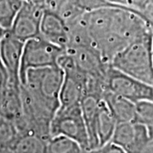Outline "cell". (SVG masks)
I'll list each match as a JSON object with an SVG mask.
<instances>
[{
	"mask_svg": "<svg viewBox=\"0 0 153 153\" xmlns=\"http://www.w3.org/2000/svg\"><path fill=\"white\" fill-rule=\"evenodd\" d=\"M66 24L70 45L92 47L109 65L126 46L152 36V21L139 11L120 5L94 10Z\"/></svg>",
	"mask_w": 153,
	"mask_h": 153,
	"instance_id": "cell-1",
	"label": "cell"
},
{
	"mask_svg": "<svg viewBox=\"0 0 153 153\" xmlns=\"http://www.w3.org/2000/svg\"><path fill=\"white\" fill-rule=\"evenodd\" d=\"M110 66L153 85L152 36L136 40L126 46L113 57Z\"/></svg>",
	"mask_w": 153,
	"mask_h": 153,
	"instance_id": "cell-2",
	"label": "cell"
},
{
	"mask_svg": "<svg viewBox=\"0 0 153 153\" xmlns=\"http://www.w3.org/2000/svg\"><path fill=\"white\" fill-rule=\"evenodd\" d=\"M63 71L59 66L30 69L21 83L33 98L56 111L60 106Z\"/></svg>",
	"mask_w": 153,
	"mask_h": 153,
	"instance_id": "cell-3",
	"label": "cell"
},
{
	"mask_svg": "<svg viewBox=\"0 0 153 153\" xmlns=\"http://www.w3.org/2000/svg\"><path fill=\"white\" fill-rule=\"evenodd\" d=\"M50 137L64 136L77 143L82 151H89L88 138L80 104L60 105L49 128Z\"/></svg>",
	"mask_w": 153,
	"mask_h": 153,
	"instance_id": "cell-4",
	"label": "cell"
},
{
	"mask_svg": "<svg viewBox=\"0 0 153 153\" xmlns=\"http://www.w3.org/2000/svg\"><path fill=\"white\" fill-rule=\"evenodd\" d=\"M64 49L38 36L26 41L22 49L20 67V82L22 83L26 73L30 69L58 66V60Z\"/></svg>",
	"mask_w": 153,
	"mask_h": 153,
	"instance_id": "cell-5",
	"label": "cell"
},
{
	"mask_svg": "<svg viewBox=\"0 0 153 153\" xmlns=\"http://www.w3.org/2000/svg\"><path fill=\"white\" fill-rule=\"evenodd\" d=\"M105 90L134 103L141 100L153 101V85L141 82L111 66L105 74Z\"/></svg>",
	"mask_w": 153,
	"mask_h": 153,
	"instance_id": "cell-6",
	"label": "cell"
},
{
	"mask_svg": "<svg viewBox=\"0 0 153 153\" xmlns=\"http://www.w3.org/2000/svg\"><path fill=\"white\" fill-rule=\"evenodd\" d=\"M44 9V2L24 1L8 32L23 43L40 36V23Z\"/></svg>",
	"mask_w": 153,
	"mask_h": 153,
	"instance_id": "cell-7",
	"label": "cell"
},
{
	"mask_svg": "<svg viewBox=\"0 0 153 153\" xmlns=\"http://www.w3.org/2000/svg\"><path fill=\"white\" fill-rule=\"evenodd\" d=\"M152 133L147 127L134 122L118 123L111 142L119 146L128 153H140L153 142Z\"/></svg>",
	"mask_w": 153,
	"mask_h": 153,
	"instance_id": "cell-8",
	"label": "cell"
},
{
	"mask_svg": "<svg viewBox=\"0 0 153 153\" xmlns=\"http://www.w3.org/2000/svg\"><path fill=\"white\" fill-rule=\"evenodd\" d=\"M65 53L78 70L105 85V74L110 65L102 59L98 51L87 45H72L65 49Z\"/></svg>",
	"mask_w": 153,
	"mask_h": 153,
	"instance_id": "cell-9",
	"label": "cell"
},
{
	"mask_svg": "<svg viewBox=\"0 0 153 153\" xmlns=\"http://www.w3.org/2000/svg\"><path fill=\"white\" fill-rule=\"evenodd\" d=\"M0 117L13 122L15 126L23 121L21 84L9 78L0 81Z\"/></svg>",
	"mask_w": 153,
	"mask_h": 153,
	"instance_id": "cell-10",
	"label": "cell"
},
{
	"mask_svg": "<svg viewBox=\"0 0 153 153\" xmlns=\"http://www.w3.org/2000/svg\"><path fill=\"white\" fill-rule=\"evenodd\" d=\"M24 43L14 38L8 31L0 40V58L10 81L16 84L20 82V67Z\"/></svg>",
	"mask_w": 153,
	"mask_h": 153,
	"instance_id": "cell-11",
	"label": "cell"
},
{
	"mask_svg": "<svg viewBox=\"0 0 153 153\" xmlns=\"http://www.w3.org/2000/svg\"><path fill=\"white\" fill-rule=\"evenodd\" d=\"M40 36L52 44L66 49L69 44V28L57 11L45 8L40 23Z\"/></svg>",
	"mask_w": 153,
	"mask_h": 153,
	"instance_id": "cell-12",
	"label": "cell"
},
{
	"mask_svg": "<svg viewBox=\"0 0 153 153\" xmlns=\"http://www.w3.org/2000/svg\"><path fill=\"white\" fill-rule=\"evenodd\" d=\"M102 96L97 94H88L82 97L80 102L82 117L85 123L88 138L89 150H95L98 148V142L96 138V121L98 116L99 107Z\"/></svg>",
	"mask_w": 153,
	"mask_h": 153,
	"instance_id": "cell-13",
	"label": "cell"
},
{
	"mask_svg": "<svg viewBox=\"0 0 153 153\" xmlns=\"http://www.w3.org/2000/svg\"><path fill=\"white\" fill-rule=\"evenodd\" d=\"M102 100L113 115L117 123L134 122L135 105L127 99L121 97L107 90L102 94Z\"/></svg>",
	"mask_w": 153,
	"mask_h": 153,
	"instance_id": "cell-14",
	"label": "cell"
},
{
	"mask_svg": "<svg viewBox=\"0 0 153 153\" xmlns=\"http://www.w3.org/2000/svg\"><path fill=\"white\" fill-rule=\"evenodd\" d=\"M117 123L114 118L113 115L111 114L108 107L106 106L104 100H101L99 107L95 128L98 148L103 146L111 141Z\"/></svg>",
	"mask_w": 153,
	"mask_h": 153,
	"instance_id": "cell-15",
	"label": "cell"
},
{
	"mask_svg": "<svg viewBox=\"0 0 153 153\" xmlns=\"http://www.w3.org/2000/svg\"><path fill=\"white\" fill-rule=\"evenodd\" d=\"M46 142L33 134H25L19 138L10 149L13 153H44Z\"/></svg>",
	"mask_w": 153,
	"mask_h": 153,
	"instance_id": "cell-16",
	"label": "cell"
},
{
	"mask_svg": "<svg viewBox=\"0 0 153 153\" xmlns=\"http://www.w3.org/2000/svg\"><path fill=\"white\" fill-rule=\"evenodd\" d=\"M82 149L75 141L64 136L50 137L46 142L44 153H82Z\"/></svg>",
	"mask_w": 153,
	"mask_h": 153,
	"instance_id": "cell-17",
	"label": "cell"
},
{
	"mask_svg": "<svg viewBox=\"0 0 153 153\" xmlns=\"http://www.w3.org/2000/svg\"><path fill=\"white\" fill-rule=\"evenodd\" d=\"M23 2V0H0V27L6 31L10 28Z\"/></svg>",
	"mask_w": 153,
	"mask_h": 153,
	"instance_id": "cell-18",
	"label": "cell"
},
{
	"mask_svg": "<svg viewBox=\"0 0 153 153\" xmlns=\"http://www.w3.org/2000/svg\"><path fill=\"white\" fill-rule=\"evenodd\" d=\"M135 117L134 123L147 127L153 132V101L141 100L134 103Z\"/></svg>",
	"mask_w": 153,
	"mask_h": 153,
	"instance_id": "cell-19",
	"label": "cell"
},
{
	"mask_svg": "<svg viewBox=\"0 0 153 153\" xmlns=\"http://www.w3.org/2000/svg\"><path fill=\"white\" fill-rule=\"evenodd\" d=\"M19 136L13 122L0 117V146L10 148Z\"/></svg>",
	"mask_w": 153,
	"mask_h": 153,
	"instance_id": "cell-20",
	"label": "cell"
},
{
	"mask_svg": "<svg viewBox=\"0 0 153 153\" xmlns=\"http://www.w3.org/2000/svg\"><path fill=\"white\" fill-rule=\"evenodd\" d=\"M97 153H128L125 150L112 142H108L105 146L96 149Z\"/></svg>",
	"mask_w": 153,
	"mask_h": 153,
	"instance_id": "cell-21",
	"label": "cell"
},
{
	"mask_svg": "<svg viewBox=\"0 0 153 153\" xmlns=\"http://www.w3.org/2000/svg\"><path fill=\"white\" fill-rule=\"evenodd\" d=\"M61 0H44V4L45 8H48L50 10H56L57 7L59 5Z\"/></svg>",
	"mask_w": 153,
	"mask_h": 153,
	"instance_id": "cell-22",
	"label": "cell"
},
{
	"mask_svg": "<svg viewBox=\"0 0 153 153\" xmlns=\"http://www.w3.org/2000/svg\"><path fill=\"white\" fill-rule=\"evenodd\" d=\"M112 4H118L121 6H124V7H128V8H130V4H131V0H107ZM134 10V9H133Z\"/></svg>",
	"mask_w": 153,
	"mask_h": 153,
	"instance_id": "cell-23",
	"label": "cell"
},
{
	"mask_svg": "<svg viewBox=\"0 0 153 153\" xmlns=\"http://www.w3.org/2000/svg\"><path fill=\"white\" fill-rule=\"evenodd\" d=\"M0 153H13V152L11 151L10 148L0 146Z\"/></svg>",
	"mask_w": 153,
	"mask_h": 153,
	"instance_id": "cell-24",
	"label": "cell"
},
{
	"mask_svg": "<svg viewBox=\"0 0 153 153\" xmlns=\"http://www.w3.org/2000/svg\"><path fill=\"white\" fill-rule=\"evenodd\" d=\"M6 33V30H4V28L2 27H0V40L2 39V38L4 36V34Z\"/></svg>",
	"mask_w": 153,
	"mask_h": 153,
	"instance_id": "cell-25",
	"label": "cell"
},
{
	"mask_svg": "<svg viewBox=\"0 0 153 153\" xmlns=\"http://www.w3.org/2000/svg\"><path fill=\"white\" fill-rule=\"evenodd\" d=\"M82 153H97L96 149L95 150H89V151H83Z\"/></svg>",
	"mask_w": 153,
	"mask_h": 153,
	"instance_id": "cell-26",
	"label": "cell"
},
{
	"mask_svg": "<svg viewBox=\"0 0 153 153\" xmlns=\"http://www.w3.org/2000/svg\"><path fill=\"white\" fill-rule=\"evenodd\" d=\"M23 1H28V2H44V0H23Z\"/></svg>",
	"mask_w": 153,
	"mask_h": 153,
	"instance_id": "cell-27",
	"label": "cell"
}]
</instances>
